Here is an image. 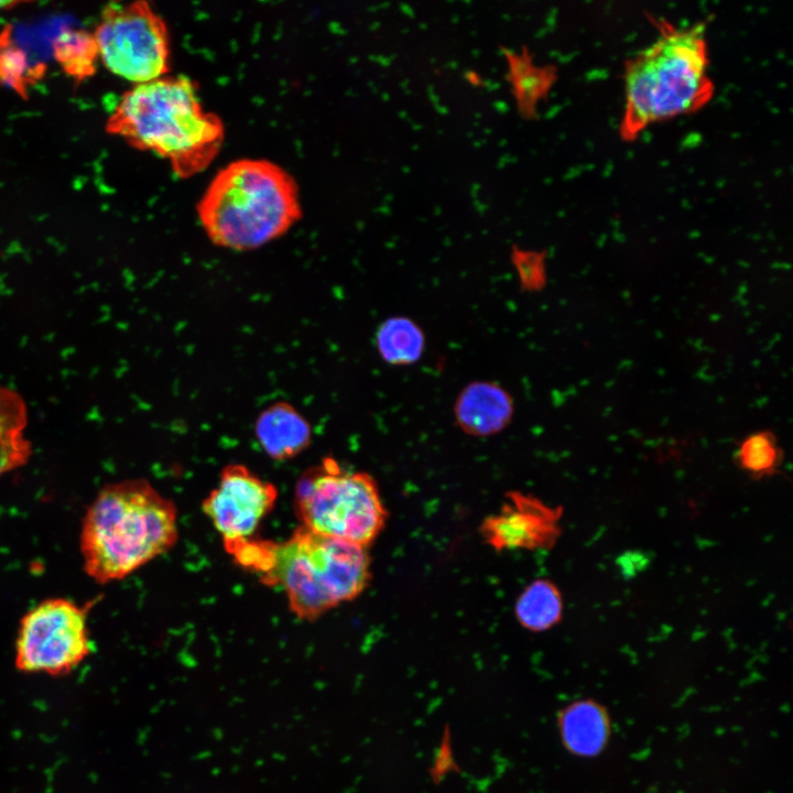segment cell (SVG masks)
<instances>
[{
    "label": "cell",
    "instance_id": "1",
    "mask_svg": "<svg viewBox=\"0 0 793 793\" xmlns=\"http://www.w3.org/2000/svg\"><path fill=\"white\" fill-rule=\"evenodd\" d=\"M106 131L167 160L182 178L204 171L225 137L221 119L203 108L195 83L166 75L127 90L108 117Z\"/></svg>",
    "mask_w": 793,
    "mask_h": 793
},
{
    "label": "cell",
    "instance_id": "2",
    "mask_svg": "<svg viewBox=\"0 0 793 793\" xmlns=\"http://www.w3.org/2000/svg\"><path fill=\"white\" fill-rule=\"evenodd\" d=\"M656 39L624 62L619 134L633 141L650 124L702 109L713 98L706 22L677 26L650 17Z\"/></svg>",
    "mask_w": 793,
    "mask_h": 793
},
{
    "label": "cell",
    "instance_id": "3",
    "mask_svg": "<svg viewBox=\"0 0 793 793\" xmlns=\"http://www.w3.org/2000/svg\"><path fill=\"white\" fill-rule=\"evenodd\" d=\"M177 539L174 502L146 479L108 484L83 518L84 569L98 584L117 582L170 551Z\"/></svg>",
    "mask_w": 793,
    "mask_h": 793
},
{
    "label": "cell",
    "instance_id": "4",
    "mask_svg": "<svg viewBox=\"0 0 793 793\" xmlns=\"http://www.w3.org/2000/svg\"><path fill=\"white\" fill-rule=\"evenodd\" d=\"M217 247L258 249L285 235L302 217L294 177L265 159H239L220 169L196 205Z\"/></svg>",
    "mask_w": 793,
    "mask_h": 793
},
{
    "label": "cell",
    "instance_id": "5",
    "mask_svg": "<svg viewBox=\"0 0 793 793\" xmlns=\"http://www.w3.org/2000/svg\"><path fill=\"white\" fill-rule=\"evenodd\" d=\"M367 547L298 526L281 542L270 541L269 562L260 580L282 586L291 611L313 621L359 596L370 580Z\"/></svg>",
    "mask_w": 793,
    "mask_h": 793
},
{
    "label": "cell",
    "instance_id": "6",
    "mask_svg": "<svg viewBox=\"0 0 793 793\" xmlns=\"http://www.w3.org/2000/svg\"><path fill=\"white\" fill-rule=\"evenodd\" d=\"M294 508L302 526L363 547L377 539L387 520L376 480L343 469L330 457L301 475Z\"/></svg>",
    "mask_w": 793,
    "mask_h": 793
},
{
    "label": "cell",
    "instance_id": "7",
    "mask_svg": "<svg viewBox=\"0 0 793 793\" xmlns=\"http://www.w3.org/2000/svg\"><path fill=\"white\" fill-rule=\"evenodd\" d=\"M94 36L102 65L134 85L163 77L169 72L167 26L148 1L107 4Z\"/></svg>",
    "mask_w": 793,
    "mask_h": 793
},
{
    "label": "cell",
    "instance_id": "8",
    "mask_svg": "<svg viewBox=\"0 0 793 793\" xmlns=\"http://www.w3.org/2000/svg\"><path fill=\"white\" fill-rule=\"evenodd\" d=\"M91 650L86 609L66 598H47L20 620L14 664L24 673L64 675Z\"/></svg>",
    "mask_w": 793,
    "mask_h": 793
},
{
    "label": "cell",
    "instance_id": "9",
    "mask_svg": "<svg viewBox=\"0 0 793 793\" xmlns=\"http://www.w3.org/2000/svg\"><path fill=\"white\" fill-rule=\"evenodd\" d=\"M275 486L241 464H229L218 486L203 501V511L222 537L226 551L249 540L273 510Z\"/></svg>",
    "mask_w": 793,
    "mask_h": 793
},
{
    "label": "cell",
    "instance_id": "10",
    "mask_svg": "<svg viewBox=\"0 0 793 793\" xmlns=\"http://www.w3.org/2000/svg\"><path fill=\"white\" fill-rule=\"evenodd\" d=\"M561 515L562 508L512 491L500 510L482 521L480 533L497 551L546 550L555 545L561 534Z\"/></svg>",
    "mask_w": 793,
    "mask_h": 793
},
{
    "label": "cell",
    "instance_id": "11",
    "mask_svg": "<svg viewBox=\"0 0 793 793\" xmlns=\"http://www.w3.org/2000/svg\"><path fill=\"white\" fill-rule=\"evenodd\" d=\"M514 402L500 384L477 380L461 389L454 404L458 427L476 437H488L502 432L511 422Z\"/></svg>",
    "mask_w": 793,
    "mask_h": 793
},
{
    "label": "cell",
    "instance_id": "12",
    "mask_svg": "<svg viewBox=\"0 0 793 793\" xmlns=\"http://www.w3.org/2000/svg\"><path fill=\"white\" fill-rule=\"evenodd\" d=\"M254 435L270 458L287 460L309 446L312 427L292 404L278 401L259 413L254 422Z\"/></svg>",
    "mask_w": 793,
    "mask_h": 793
},
{
    "label": "cell",
    "instance_id": "13",
    "mask_svg": "<svg viewBox=\"0 0 793 793\" xmlns=\"http://www.w3.org/2000/svg\"><path fill=\"white\" fill-rule=\"evenodd\" d=\"M562 742L577 757L598 756L607 746L611 726L606 708L593 699H579L565 706L557 716Z\"/></svg>",
    "mask_w": 793,
    "mask_h": 793
},
{
    "label": "cell",
    "instance_id": "14",
    "mask_svg": "<svg viewBox=\"0 0 793 793\" xmlns=\"http://www.w3.org/2000/svg\"><path fill=\"white\" fill-rule=\"evenodd\" d=\"M508 64V82L521 117L533 119L537 105L544 99L557 78L553 65H535L531 53L523 47L521 52L503 48Z\"/></svg>",
    "mask_w": 793,
    "mask_h": 793
},
{
    "label": "cell",
    "instance_id": "15",
    "mask_svg": "<svg viewBox=\"0 0 793 793\" xmlns=\"http://www.w3.org/2000/svg\"><path fill=\"white\" fill-rule=\"evenodd\" d=\"M28 413L17 391L0 387V477L28 464L32 446L25 437Z\"/></svg>",
    "mask_w": 793,
    "mask_h": 793
},
{
    "label": "cell",
    "instance_id": "16",
    "mask_svg": "<svg viewBox=\"0 0 793 793\" xmlns=\"http://www.w3.org/2000/svg\"><path fill=\"white\" fill-rule=\"evenodd\" d=\"M376 346L384 362L391 366H409L422 358L425 334L412 318L391 316L379 325Z\"/></svg>",
    "mask_w": 793,
    "mask_h": 793
},
{
    "label": "cell",
    "instance_id": "17",
    "mask_svg": "<svg viewBox=\"0 0 793 793\" xmlns=\"http://www.w3.org/2000/svg\"><path fill=\"white\" fill-rule=\"evenodd\" d=\"M563 608L557 586L548 579L539 578L522 590L514 605V615L526 630L543 632L561 621Z\"/></svg>",
    "mask_w": 793,
    "mask_h": 793
},
{
    "label": "cell",
    "instance_id": "18",
    "mask_svg": "<svg viewBox=\"0 0 793 793\" xmlns=\"http://www.w3.org/2000/svg\"><path fill=\"white\" fill-rule=\"evenodd\" d=\"M53 56L70 78L82 82L91 77L99 61L94 33L83 29H64L53 41Z\"/></svg>",
    "mask_w": 793,
    "mask_h": 793
},
{
    "label": "cell",
    "instance_id": "19",
    "mask_svg": "<svg viewBox=\"0 0 793 793\" xmlns=\"http://www.w3.org/2000/svg\"><path fill=\"white\" fill-rule=\"evenodd\" d=\"M44 72L42 64L31 63L25 51L12 39V28L7 25L0 32V84L25 97Z\"/></svg>",
    "mask_w": 793,
    "mask_h": 793
},
{
    "label": "cell",
    "instance_id": "20",
    "mask_svg": "<svg viewBox=\"0 0 793 793\" xmlns=\"http://www.w3.org/2000/svg\"><path fill=\"white\" fill-rule=\"evenodd\" d=\"M782 456L774 433L762 430L750 433L740 442L735 458L742 470L761 479L778 471Z\"/></svg>",
    "mask_w": 793,
    "mask_h": 793
},
{
    "label": "cell",
    "instance_id": "21",
    "mask_svg": "<svg viewBox=\"0 0 793 793\" xmlns=\"http://www.w3.org/2000/svg\"><path fill=\"white\" fill-rule=\"evenodd\" d=\"M545 252L513 248L512 262L522 289L539 291L546 284Z\"/></svg>",
    "mask_w": 793,
    "mask_h": 793
},
{
    "label": "cell",
    "instance_id": "22",
    "mask_svg": "<svg viewBox=\"0 0 793 793\" xmlns=\"http://www.w3.org/2000/svg\"><path fill=\"white\" fill-rule=\"evenodd\" d=\"M17 1H0V11L8 10L11 7L19 6Z\"/></svg>",
    "mask_w": 793,
    "mask_h": 793
}]
</instances>
